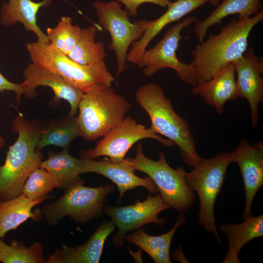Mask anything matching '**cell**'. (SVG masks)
I'll return each mask as SVG.
<instances>
[{
  "instance_id": "13",
  "label": "cell",
  "mask_w": 263,
  "mask_h": 263,
  "mask_svg": "<svg viewBox=\"0 0 263 263\" xmlns=\"http://www.w3.org/2000/svg\"><path fill=\"white\" fill-rule=\"evenodd\" d=\"M238 97L247 101L253 128L259 123L258 107L263 102V60L250 48L234 62Z\"/></svg>"
},
{
  "instance_id": "15",
  "label": "cell",
  "mask_w": 263,
  "mask_h": 263,
  "mask_svg": "<svg viewBox=\"0 0 263 263\" xmlns=\"http://www.w3.org/2000/svg\"><path fill=\"white\" fill-rule=\"evenodd\" d=\"M81 158L84 164L83 173L93 172L101 175L116 185L119 193V201L126 192L139 187L145 188L151 195L158 192L149 176L141 178L134 173L135 170L128 158L118 162H112L107 157L99 161L87 158Z\"/></svg>"
},
{
  "instance_id": "22",
  "label": "cell",
  "mask_w": 263,
  "mask_h": 263,
  "mask_svg": "<svg viewBox=\"0 0 263 263\" xmlns=\"http://www.w3.org/2000/svg\"><path fill=\"white\" fill-rule=\"evenodd\" d=\"M186 220L184 212H181L172 228L159 236H152L146 233L142 227L126 235L125 240L145 251L155 263H170V248L177 229L184 225Z\"/></svg>"
},
{
  "instance_id": "10",
  "label": "cell",
  "mask_w": 263,
  "mask_h": 263,
  "mask_svg": "<svg viewBox=\"0 0 263 263\" xmlns=\"http://www.w3.org/2000/svg\"><path fill=\"white\" fill-rule=\"evenodd\" d=\"M197 20L196 17L191 16L182 21H178L169 28L164 37L153 47L145 51L137 65L138 68L142 70L144 75L151 76L161 70L170 68L175 72L182 82L193 87L197 84L191 63L186 64L181 61L176 55L182 38V31Z\"/></svg>"
},
{
  "instance_id": "11",
  "label": "cell",
  "mask_w": 263,
  "mask_h": 263,
  "mask_svg": "<svg viewBox=\"0 0 263 263\" xmlns=\"http://www.w3.org/2000/svg\"><path fill=\"white\" fill-rule=\"evenodd\" d=\"M146 138L155 140L166 147L175 145L171 140L156 133L150 127L147 128L127 116L103 137L94 148L83 151L81 157L94 159L105 156L112 162H120L125 158L134 144Z\"/></svg>"
},
{
  "instance_id": "20",
  "label": "cell",
  "mask_w": 263,
  "mask_h": 263,
  "mask_svg": "<svg viewBox=\"0 0 263 263\" xmlns=\"http://www.w3.org/2000/svg\"><path fill=\"white\" fill-rule=\"evenodd\" d=\"M52 0H42L37 2L32 0H8L1 10L0 22L4 26H11L17 22L21 23L25 30L34 32L38 40L49 43V40L37 24L39 9L48 6Z\"/></svg>"
},
{
  "instance_id": "9",
  "label": "cell",
  "mask_w": 263,
  "mask_h": 263,
  "mask_svg": "<svg viewBox=\"0 0 263 263\" xmlns=\"http://www.w3.org/2000/svg\"><path fill=\"white\" fill-rule=\"evenodd\" d=\"M93 5L96 12L98 23L110 34L111 41L108 47L116 55L117 74L120 75L128 67L126 62L130 46L141 38L147 27V20L141 19L131 22L129 13L123 10L116 1H97Z\"/></svg>"
},
{
  "instance_id": "28",
  "label": "cell",
  "mask_w": 263,
  "mask_h": 263,
  "mask_svg": "<svg viewBox=\"0 0 263 263\" xmlns=\"http://www.w3.org/2000/svg\"><path fill=\"white\" fill-rule=\"evenodd\" d=\"M0 261L3 263H42L45 260L42 245L39 242L26 247L16 240L7 244L0 238Z\"/></svg>"
},
{
  "instance_id": "3",
  "label": "cell",
  "mask_w": 263,
  "mask_h": 263,
  "mask_svg": "<svg viewBox=\"0 0 263 263\" xmlns=\"http://www.w3.org/2000/svg\"><path fill=\"white\" fill-rule=\"evenodd\" d=\"M135 98L149 115L150 127L179 147L181 157L187 166L195 165L201 157L190 128L187 121L174 111L170 100L166 96L161 87L155 83L143 85L136 91Z\"/></svg>"
},
{
  "instance_id": "21",
  "label": "cell",
  "mask_w": 263,
  "mask_h": 263,
  "mask_svg": "<svg viewBox=\"0 0 263 263\" xmlns=\"http://www.w3.org/2000/svg\"><path fill=\"white\" fill-rule=\"evenodd\" d=\"M237 224L224 223L219 229L225 234L228 240V250L223 263H239L238 254L242 247L247 243L263 236V215H252Z\"/></svg>"
},
{
  "instance_id": "23",
  "label": "cell",
  "mask_w": 263,
  "mask_h": 263,
  "mask_svg": "<svg viewBox=\"0 0 263 263\" xmlns=\"http://www.w3.org/2000/svg\"><path fill=\"white\" fill-rule=\"evenodd\" d=\"M261 0H224L202 20L195 22L194 33L199 43L204 40L211 26L219 24L226 17L238 14V19L252 17L262 10Z\"/></svg>"
},
{
  "instance_id": "29",
  "label": "cell",
  "mask_w": 263,
  "mask_h": 263,
  "mask_svg": "<svg viewBox=\"0 0 263 263\" xmlns=\"http://www.w3.org/2000/svg\"><path fill=\"white\" fill-rule=\"evenodd\" d=\"M82 29L78 25L72 24V19L62 17L54 28L46 29L50 44L66 55H68L76 45Z\"/></svg>"
},
{
  "instance_id": "19",
  "label": "cell",
  "mask_w": 263,
  "mask_h": 263,
  "mask_svg": "<svg viewBox=\"0 0 263 263\" xmlns=\"http://www.w3.org/2000/svg\"><path fill=\"white\" fill-rule=\"evenodd\" d=\"M191 93L203 98L218 114H222L227 101L239 98L234 63L227 64L210 79L197 84Z\"/></svg>"
},
{
  "instance_id": "4",
  "label": "cell",
  "mask_w": 263,
  "mask_h": 263,
  "mask_svg": "<svg viewBox=\"0 0 263 263\" xmlns=\"http://www.w3.org/2000/svg\"><path fill=\"white\" fill-rule=\"evenodd\" d=\"M130 103L111 86L97 84L85 92L79 102L77 122L86 141L103 137L131 109Z\"/></svg>"
},
{
  "instance_id": "14",
  "label": "cell",
  "mask_w": 263,
  "mask_h": 263,
  "mask_svg": "<svg viewBox=\"0 0 263 263\" xmlns=\"http://www.w3.org/2000/svg\"><path fill=\"white\" fill-rule=\"evenodd\" d=\"M233 162L239 166L243 179L245 205L243 219L251 215V207L255 196L263 184V146H255L242 139L232 152Z\"/></svg>"
},
{
  "instance_id": "6",
  "label": "cell",
  "mask_w": 263,
  "mask_h": 263,
  "mask_svg": "<svg viewBox=\"0 0 263 263\" xmlns=\"http://www.w3.org/2000/svg\"><path fill=\"white\" fill-rule=\"evenodd\" d=\"M233 162L232 152L221 153L209 159L201 158L186 176L188 187L196 192L199 198L198 222L207 231L214 234L219 244L221 240L216 225L214 206L228 167Z\"/></svg>"
},
{
  "instance_id": "34",
  "label": "cell",
  "mask_w": 263,
  "mask_h": 263,
  "mask_svg": "<svg viewBox=\"0 0 263 263\" xmlns=\"http://www.w3.org/2000/svg\"><path fill=\"white\" fill-rule=\"evenodd\" d=\"M4 145H5L4 140L0 134V148H2V147L4 146Z\"/></svg>"
},
{
  "instance_id": "5",
  "label": "cell",
  "mask_w": 263,
  "mask_h": 263,
  "mask_svg": "<svg viewBox=\"0 0 263 263\" xmlns=\"http://www.w3.org/2000/svg\"><path fill=\"white\" fill-rule=\"evenodd\" d=\"M26 49L33 63L62 77L84 93L97 84L111 86L114 78L106 63L80 65L60 52L50 42L37 40L28 43Z\"/></svg>"
},
{
  "instance_id": "24",
  "label": "cell",
  "mask_w": 263,
  "mask_h": 263,
  "mask_svg": "<svg viewBox=\"0 0 263 263\" xmlns=\"http://www.w3.org/2000/svg\"><path fill=\"white\" fill-rule=\"evenodd\" d=\"M83 166L82 158H75L68 150H62L57 153L49 152L48 158L41 162L39 167L49 173L56 188L65 189L80 179Z\"/></svg>"
},
{
  "instance_id": "17",
  "label": "cell",
  "mask_w": 263,
  "mask_h": 263,
  "mask_svg": "<svg viewBox=\"0 0 263 263\" xmlns=\"http://www.w3.org/2000/svg\"><path fill=\"white\" fill-rule=\"evenodd\" d=\"M208 0H176L168 6L167 11L158 18L147 20V27L140 39L132 43L127 54V61L137 65L150 42L168 25L178 21L194 10L202 6Z\"/></svg>"
},
{
  "instance_id": "30",
  "label": "cell",
  "mask_w": 263,
  "mask_h": 263,
  "mask_svg": "<svg viewBox=\"0 0 263 263\" xmlns=\"http://www.w3.org/2000/svg\"><path fill=\"white\" fill-rule=\"evenodd\" d=\"M56 188L49 173L38 167L35 169L27 179L21 194L27 198L35 200L50 197L48 194Z\"/></svg>"
},
{
  "instance_id": "16",
  "label": "cell",
  "mask_w": 263,
  "mask_h": 263,
  "mask_svg": "<svg viewBox=\"0 0 263 263\" xmlns=\"http://www.w3.org/2000/svg\"><path fill=\"white\" fill-rule=\"evenodd\" d=\"M24 80L21 84L28 97L36 95V88L39 86L50 87L54 92L55 101L63 99L70 104L71 109L68 114L75 116L79 102L84 93L73 86L62 77L36 65L29 64L23 72Z\"/></svg>"
},
{
  "instance_id": "31",
  "label": "cell",
  "mask_w": 263,
  "mask_h": 263,
  "mask_svg": "<svg viewBox=\"0 0 263 263\" xmlns=\"http://www.w3.org/2000/svg\"><path fill=\"white\" fill-rule=\"evenodd\" d=\"M115 1L124 4L130 15L132 16L137 14V8L143 3H150L161 7H166L171 2L170 0H115Z\"/></svg>"
},
{
  "instance_id": "12",
  "label": "cell",
  "mask_w": 263,
  "mask_h": 263,
  "mask_svg": "<svg viewBox=\"0 0 263 263\" xmlns=\"http://www.w3.org/2000/svg\"><path fill=\"white\" fill-rule=\"evenodd\" d=\"M170 208L162 199L160 194L148 195L143 201L137 200L134 204L125 207H114L105 204L104 213L112 219L118 232L112 240L114 245L120 247L124 244L127 233L135 231L143 225L154 223L162 225L166 218H159L158 215Z\"/></svg>"
},
{
  "instance_id": "7",
  "label": "cell",
  "mask_w": 263,
  "mask_h": 263,
  "mask_svg": "<svg viewBox=\"0 0 263 263\" xmlns=\"http://www.w3.org/2000/svg\"><path fill=\"white\" fill-rule=\"evenodd\" d=\"M134 158H128L135 171L146 173L153 182L163 201L179 212L188 211L192 207L195 196L186 182L187 172L183 168H172L167 163L165 155L160 152L157 160L145 155L142 144L136 148Z\"/></svg>"
},
{
  "instance_id": "33",
  "label": "cell",
  "mask_w": 263,
  "mask_h": 263,
  "mask_svg": "<svg viewBox=\"0 0 263 263\" xmlns=\"http://www.w3.org/2000/svg\"><path fill=\"white\" fill-rule=\"evenodd\" d=\"M221 0H208V2L213 5H217L220 2Z\"/></svg>"
},
{
  "instance_id": "1",
  "label": "cell",
  "mask_w": 263,
  "mask_h": 263,
  "mask_svg": "<svg viewBox=\"0 0 263 263\" xmlns=\"http://www.w3.org/2000/svg\"><path fill=\"white\" fill-rule=\"evenodd\" d=\"M263 19V10L252 17L234 19L216 34L211 33L191 52V64L197 84L210 79L224 66L234 63L247 50L253 28Z\"/></svg>"
},
{
  "instance_id": "26",
  "label": "cell",
  "mask_w": 263,
  "mask_h": 263,
  "mask_svg": "<svg viewBox=\"0 0 263 263\" xmlns=\"http://www.w3.org/2000/svg\"><path fill=\"white\" fill-rule=\"evenodd\" d=\"M80 136L81 132L77 116L68 115L53 120L45 128L40 129L37 149L40 151L44 147L52 145L68 150L72 141Z\"/></svg>"
},
{
  "instance_id": "8",
  "label": "cell",
  "mask_w": 263,
  "mask_h": 263,
  "mask_svg": "<svg viewBox=\"0 0 263 263\" xmlns=\"http://www.w3.org/2000/svg\"><path fill=\"white\" fill-rule=\"evenodd\" d=\"M84 180L80 179L64 189L60 198L44 207L43 214L49 225L54 226L66 216L84 224L102 215L106 198L114 190V186L92 188L84 186Z\"/></svg>"
},
{
  "instance_id": "2",
  "label": "cell",
  "mask_w": 263,
  "mask_h": 263,
  "mask_svg": "<svg viewBox=\"0 0 263 263\" xmlns=\"http://www.w3.org/2000/svg\"><path fill=\"white\" fill-rule=\"evenodd\" d=\"M12 130L18 138L9 146L4 163L0 166V201L20 195L27 179L42 162V154L37 149L40 131L38 124L19 113Z\"/></svg>"
},
{
  "instance_id": "32",
  "label": "cell",
  "mask_w": 263,
  "mask_h": 263,
  "mask_svg": "<svg viewBox=\"0 0 263 263\" xmlns=\"http://www.w3.org/2000/svg\"><path fill=\"white\" fill-rule=\"evenodd\" d=\"M13 91L15 93L17 102H19L24 90L21 84L10 82L0 73V92Z\"/></svg>"
},
{
  "instance_id": "18",
  "label": "cell",
  "mask_w": 263,
  "mask_h": 263,
  "mask_svg": "<svg viewBox=\"0 0 263 263\" xmlns=\"http://www.w3.org/2000/svg\"><path fill=\"white\" fill-rule=\"evenodd\" d=\"M114 227L112 221H103L85 243L75 247L64 244L50 254L45 263H99L105 242Z\"/></svg>"
},
{
  "instance_id": "27",
  "label": "cell",
  "mask_w": 263,
  "mask_h": 263,
  "mask_svg": "<svg viewBox=\"0 0 263 263\" xmlns=\"http://www.w3.org/2000/svg\"><path fill=\"white\" fill-rule=\"evenodd\" d=\"M97 32L98 29L95 26L82 29L76 45L67 56L82 65L105 62V44L101 41H95Z\"/></svg>"
},
{
  "instance_id": "25",
  "label": "cell",
  "mask_w": 263,
  "mask_h": 263,
  "mask_svg": "<svg viewBox=\"0 0 263 263\" xmlns=\"http://www.w3.org/2000/svg\"><path fill=\"white\" fill-rule=\"evenodd\" d=\"M49 198L33 200L21 194L14 198L0 201V238L28 219H37L38 214L32 212V208Z\"/></svg>"
}]
</instances>
